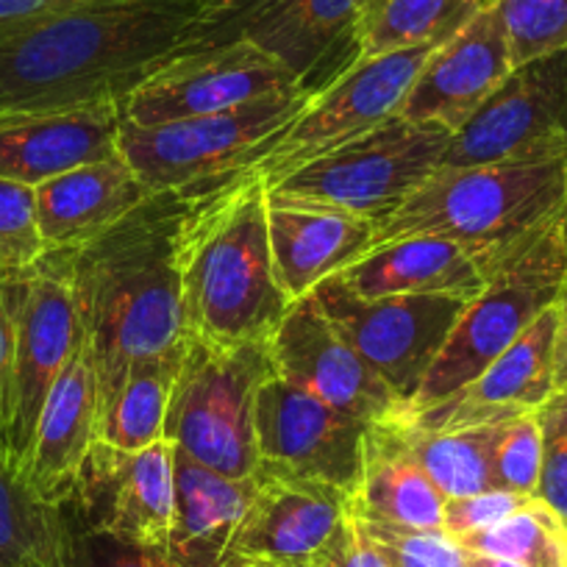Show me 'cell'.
<instances>
[{
    "label": "cell",
    "mask_w": 567,
    "mask_h": 567,
    "mask_svg": "<svg viewBox=\"0 0 567 567\" xmlns=\"http://www.w3.org/2000/svg\"><path fill=\"white\" fill-rule=\"evenodd\" d=\"M206 0H84L0 45V114L123 103L200 51Z\"/></svg>",
    "instance_id": "cell-1"
},
{
    "label": "cell",
    "mask_w": 567,
    "mask_h": 567,
    "mask_svg": "<svg viewBox=\"0 0 567 567\" xmlns=\"http://www.w3.org/2000/svg\"><path fill=\"white\" fill-rule=\"evenodd\" d=\"M182 189L154 193L81 248L45 254L73 290L97 375V414L131 364L165 357L187 340L178 267Z\"/></svg>",
    "instance_id": "cell-2"
},
{
    "label": "cell",
    "mask_w": 567,
    "mask_h": 567,
    "mask_svg": "<svg viewBox=\"0 0 567 567\" xmlns=\"http://www.w3.org/2000/svg\"><path fill=\"white\" fill-rule=\"evenodd\" d=\"M178 267L187 337L215 346L270 342L292 298L272 270L267 187L256 171H231L182 189Z\"/></svg>",
    "instance_id": "cell-3"
},
{
    "label": "cell",
    "mask_w": 567,
    "mask_h": 567,
    "mask_svg": "<svg viewBox=\"0 0 567 567\" xmlns=\"http://www.w3.org/2000/svg\"><path fill=\"white\" fill-rule=\"evenodd\" d=\"M567 204V159L440 167L375 228V245L434 234L471 250L484 270Z\"/></svg>",
    "instance_id": "cell-4"
},
{
    "label": "cell",
    "mask_w": 567,
    "mask_h": 567,
    "mask_svg": "<svg viewBox=\"0 0 567 567\" xmlns=\"http://www.w3.org/2000/svg\"><path fill=\"white\" fill-rule=\"evenodd\" d=\"M567 278V204L487 270V284L462 309L406 412L443 401L476 379L523 331L556 307Z\"/></svg>",
    "instance_id": "cell-5"
},
{
    "label": "cell",
    "mask_w": 567,
    "mask_h": 567,
    "mask_svg": "<svg viewBox=\"0 0 567 567\" xmlns=\"http://www.w3.org/2000/svg\"><path fill=\"white\" fill-rule=\"evenodd\" d=\"M272 373L267 342L215 346L187 337L167 401L165 440L209 471L250 478L259 471L256 401Z\"/></svg>",
    "instance_id": "cell-6"
},
{
    "label": "cell",
    "mask_w": 567,
    "mask_h": 567,
    "mask_svg": "<svg viewBox=\"0 0 567 567\" xmlns=\"http://www.w3.org/2000/svg\"><path fill=\"white\" fill-rule=\"evenodd\" d=\"M449 142L451 131L443 125L395 114L342 148L307 162L267 193L331 206L381 226L440 171Z\"/></svg>",
    "instance_id": "cell-7"
},
{
    "label": "cell",
    "mask_w": 567,
    "mask_h": 567,
    "mask_svg": "<svg viewBox=\"0 0 567 567\" xmlns=\"http://www.w3.org/2000/svg\"><path fill=\"white\" fill-rule=\"evenodd\" d=\"M315 92L298 90L261 97L231 112L176 123H120L117 151L151 193L187 189L200 182L243 171L261 142L301 117Z\"/></svg>",
    "instance_id": "cell-8"
},
{
    "label": "cell",
    "mask_w": 567,
    "mask_h": 567,
    "mask_svg": "<svg viewBox=\"0 0 567 567\" xmlns=\"http://www.w3.org/2000/svg\"><path fill=\"white\" fill-rule=\"evenodd\" d=\"M437 45L406 48L384 56L359 59L351 70L312 97L301 117L256 148L248 171H256L270 189L307 162L342 148L401 112L409 86ZM243 167V171H245Z\"/></svg>",
    "instance_id": "cell-9"
},
{
    "label": "cell",
    "mask_w": 567,
    "mask_h": 567,
    "mask_svg": "<svg viewBox=\"0 0 567 567\" xmlns=\"http://www.w3.org/2000/svg\"><path fill=\"white\" fill-rule=\"evenodd\" d=\"M312 296L353 351L401 398L403 412L467 307L454 296L359 298L337 276Z\"/></svg>",
    "instance_id": "cell-10"
},
{
    "label": "cell",
    "mask_w": 567,
    "mask_h": 567,
    "mask_svg": "<svg viewBox=\"0 0 567 567\" xmlns=\"http://www.w3.org/2000/svg\"><path fill=\"white\" fill-rule=\"evenodd\" d=\"M567 159V51L534 59L451 134L440 167Z\"/></svg>",
    "instance_id": "cell-11"
},
{
    "label": "cell",
    "mask_w": 567,
    "mask_h": 567,
    "mask_svg": "<svg viewBox=\"0 0 567 567\" xmlns=\"http://www.w3.org/2000/svg\"><path fill=\"white\" fill-rule=\"evenodd\" d=\"M81 342V320L64 272L42 256L14 281V364L7 456L23 478L42 406Z\"/></svg>",
    "instance_id": "cell-12"
},
{
    "label": "cell",
    "mask_w": 567,
    "mask_h": 567,
    "mask_svg": "<svg viewBox=\"0 0 567 567\" xmlns=\"http://www.w3.org/2000/svg\"><path fill=\"white\" fill-rule=\"evenodd\" d=\"M303 90L281 62L248 40L184 53L142 81L120 103L123 123L151 128L231 112L245 103Z\"/></svg>",
    "instance_id": "cell-13"
},
{
    "label": "cell",
    "mask_w": 567,
    "mask_h": 567,
    "mask_svg": "<svg viewBox=\"0 0 567 567\" xmlns=\"http://www.w3.org/2000/svg\"><path fill=\"white\" fill-rule=\"evenodd\" d=\"M62 506L125 543L167 550L176 515V449L159 440L142 451H120L97 440Z\"/></svg>",
    "instance_id": "cell-14"
},
{
    "label": "cell",
    "mask_w": 567,
    "mask_h": 567,
    "mask_svg": "<svg viewBox=\"0 0 567 567\" xmlns=\"http://www.w3.org/2000/svg\"><path fill=\"white\" fill-rule=\"evenodd\" d=\"M368 429V423L337 412L278 373L259 390V465L284 467L353 495L362 482Z\"/></svg>",
    "instance_id": "cell-15"
},
{
    "label": "cell",
    "mask_w": 567,
    "mask_h": 567,
    "mask_svg": "<svg viewBox=\"0 0 567 567\" xmlns=\"http://www.w3.org/2000/svg\"><path fill=\"white\" fill-rule=\"evenodd\" d=\"M272 370L331 409L362 423H386L403 403L384 379L353 351L351 342L326 318L315 296L292 301L267 342Z\"/></svg>",
    "instance_id": "cell-16"
},
{
    "label": "cell",
    "mask_w": 567,
    "mask_h": 567,
    "mask_svg": "<svg viewBox=\"0 0 567 567\" xmlns=\"http://www.w3.org/2000/svg\"><path fill=\"white\" fill-rule=\"evenodd\" d=\"M254 476V504L226 567L248 559L278 567H318L346 523L351 495L272 465H259Z\"/></svg>",
    "instance_id": "cell-17"
},
{
    "label": "cell",
    "mask_w": 567,
    "mask_h": 567,
    "mask_svg": "<svg viewBox=\"0 0 567 567\" xmlns=\"http://www.w3.org/2000/svg\"><path fill=\"white\" fill-rule=\"evenodd\" d=\"M556 329L559 312L550 307L476 379L432 406L401 412V417L420 429L460 432L534 414L556 390Z\"/></svg>",
    "instance_id": "cell-18"
},
{
    "label": "cell",
    "mask_w": 567,
    "mask_h": 567,
    "mask_svg": "<svg viewBox=\"0 0 567 567\" xmlns=\"http://www.w3.org/2000/svg\"><path fill=\"white\" fill-rule=\"evenodd\" d=\"M512 70L506 29L495 3L487 0L454 37L429 53L398 114L412 123L443 125L454 134Z\"/></svg>",
    "instance_id": "cell-19"
},
{
    "label": "cell",
    "mask_w": 567,
    "mask_h": 567,
    "mask_svg": "<svg viewBox=\"0 0 567 567\" xmlns=\"http://www.w3.org/2000/svg\"><path fill=\"white\" fill-rule=\"evenodd\" d=\"M368 0H270L239 31L315 92L362 59L359 20Z\"/></svg>",
    "instance_id": "cell-20"
},
{
    "label": "cell",
    "mask_w": 567,
    "mask_h": 567,
    "mask_svg": "<svg viewBox=\"0 0 567 567\" xmlns=\"http://www.w3.org/2000/svg\"><path fill=\"white\" fill-rule=\"evenodd\" d=\"M120 103H92L68 112L0 114V178L40 184L117 156Z\"/></svg>",
    "instance_id": "cell-21"
},
{
    "label": "cell",
    "mask_w": 567,
    "mask_h": 567,
    "mask_svg": "<svg viewBox=\"0 0 567 567\" xmlns=\"http://www.w3.org/2000/svg\"><path fill=\"white\" fill-rule=\"evenodd\" d=\"M97 443V375L90 346L81 342L59 373L25 462L23 482L48 506H62L79 484L81 467Z\"/></svg>",
    "instance_id": "cell-22"
},
{
    "label": "cell",
    "mask_w": 567,
    "mask_h": 567,
    "mask_svg": "<svg viewBox=\"0 0 567 567\" xmlns=\"http://www.w3.org/2000/svg\"><path fill=\"white\" fill-rule=\"evenodd\" d=\"M375 228L379 226L368 217L267 193L272 270L292 301L312 296L326 278L368 254Z\"/></svg>",
    "instance_id": "cell-23"
},
{
    "label": "cell",
    "mask_w": 567,
    "mask_h": 567,
    "mask_svg": "<svg viewBox=\"0 0 567 567\" xmlns=\"http://www.w3.org/2000/svg\"><path fill=\"white\" fill-rule=\"evenodd\" d=\"M337 278L359 298L454 296L473 301L487 284V270L471 250L451 239L412 234L375 245Z\"/></svg>",
    "instance_id": "cell-24"
},
{
    "label": "cell",
    "mask_w": 567,
    "mask_h": 567,
    "mask_svg": "<svg viewBox=\"0 0 567 567\" xmlns=\"http://www.w3.org/2000/svg\"><path fill=\"white\" fill-rule=\"evenodd\" d=\"M34 193L45 254L81 248L154 195L120 154L62 173Z\"/></svg>",
    "instance_id": "cell-25"
},
{
    "label": "cell",
    "mask_w": 567,
    "mask_h": 567,
    "mask_svg": "<svg viewBox=\"0 0 567 567\" xmlns=\"http://www.w3.org/2000/svg\"><path fill=\"white\" fill-rule=\"evenodd\" d=\"M254 495L256 476H223L176 449V515L167 543L171 559L182 567H226Z\"/></svg>",
    "instance_id": "cell-26"
},
{
    "label": "cell",
    "mask_w": 567,
    "mask_h": 567,
    "mask_svg": "<svg viewBox=\"0 0 567 567\" xmlns=\"http://www.w3.org/2000/svg\"><path fill=\"white\" fill-rule=\"evenodd\" d=\"M445 498L409 456L390 423H373L364 443V471L351 509L370 523L412 532H443Z\"/></svg>",
    "instance_id": "cell-27"
},
{
    "label": "cell",
    "mask_w": 567,
    "mask_h": 567,
    "mask_svg": "<svg viewBox=\"0 0 567 567\" xmlns=\"http://www.w3.org/2000/svg\"><path fill=\"white\" fill-rule=\"evenodd\" d=\"M386 423L445 498H465L495 487L493 451L498 425L437 432V429H420L401 414Z\"/></svg>",
    "instance_id": "cell-28"
},
{
    "label": "cell",
    "mask_w": 567,
    "mask_h": 567,
    "mask_svg": "<svg viewBox=\"0 0 567 567\" xmlns=\"http://www.w3.org/2000/svg\"><path fill=\"white\" fill-rule=\"evenodd\" d=\"M184 346L165 357L131 364L112 401L97 414V440L120 451H142L165 440L167 401Z\"/></svg>",
    "instance_id": "cell-29"
},
{
    "label": "cell",
    "mask_w": 567,
    "mask_h": 567,
    "mask_svg": "<svg viewBox=\"0 0 567 567\" xmlns=\"http://www.w3.org/2000/svg\"><path fill=\"white\" fill-rule=\"evenodd\" d=\"M487 0H368L359 20L362 59L440 45L454 37Z\"/></svg>",
    "instance_id": "cell-30"
},
{
    "label": "cell",
    "mask_w": 567,
    "mask_h": 567,
    "mask_svg": "<svg viewBox=\"0 0 567 567\" xmlns=\"http://www.w3.org/2000/svg\"><path fill=\"white\" fill-rule=\"evenodd\" d=\"M62 515L29 489L0 451V567H59Z\"/></svg>",
    "instance_id": "cell-31"
},
{
    "label": "cell",
    "mask_w": 567,
    "mask_h": 567,
    "mask_svg": "<svg viewBox=\"0 0 567 567\" xmlns=\"http://www.w3.org/2000/svg\"><path fill=\"white\" fill-rule=\"evenodd\" d=\"M471 554L509 559L523 567H567V526L545 501L526 504L493 528L462 537Z\"/></svg>",
    "instance_id": "cell-32"
},
{
    "label": "cell",
    "mask_w": 567,
    "mask_h": 567,
    "mask_svg": "<svg viewBox=\"0 0 567 567\" xmlns=\"http://www.w3.org/2000/svg\"><path fill=\"white\" fill-rule=\"evenodd\" d=\"M509 40L512 64L567 51V0H493Z\"/></svg>",
    "instance_id": "cell-33"
},
{
    "label": "cell",
    "mask_w": 567,
    "mask_h": 567,
    "mask_svg": "<svg viewBox=\"0 0 567 567\" xmlns=\"http://www.w3.org/2000/svg\"><path fill=\"white\" fill-rule=\"evenodd\" d=\"M59 515H62L59 567H182L171 559L167 550L142 548L101 528L86 526L68 506H59Z\"/></svg>",
    "instance_id": "cell-34"
},
{
    "label": "cell",
    "mask_w": 567,
    "mask_h": 567,
    "mask_svg": "<svg viewBox=\"0 0 567 567\" xmlns=\"http://www.w3.org/2000/svg\"><path fill=\"white\" fill-rule=\"evenodd\" d=\"M45 256L34 187L0 178V270H31Z\"/></svg>",
    "instance_id": "cell-35"
},
{
    "label": "cell",
    "mask_w": 567,
    "mask_h": 567,
    "mask_svg": "<svg viewBox=\"0 0 567 567\" xmlns=\"http://www.w3.org/2000/svg\"><path fill=\"white\" fill-rule=\"evenodd\" d=\"M495 487L537 498L543 473V434L537 414H520L498 425L493 451Z\"/></svg>",
    "instance_id": "cell-36"
},
{
    "label": "cell",
    "mask_w": 567,
    "mask_h": 567,
    "mask_svg": "<svg viewBox=\"0 0 567 567\" xmlns=\"http://www.w3.org/2000/svg\"><path fill=\"white\" fill-rule=\"evenodd\" d=\"M364 523L375 543L384 548L392 567H471V550L445 532H412V528Z\"/></svg>",
    "instance_id": "cell-37"
},
{
    "label": "cell",
    "mask_w": 567,
    "mask_h": 567,
    "mask_svg": "<svg viewBox=\"0 0 567 567\" xmlns=\"http://www.w3.org/2000/svg\"><path fill=\"white\" fill-rule=\"evenodd\" d=\"M534 414L543 434V473L537 498L545 501L567 526V384L556 386L554 395Z\"/></svg>",
    "instance_id": "cell-38"
},
{
    "label": "cell",
    "mask_w": 567,
    "mask_h": 567,
    "mask_svg": "<svg viewBox=\"0 0 567 567\" xmlns=\"http://www.w3.org/2000/svg\"><path fill=\"white\" fill-rule=\"evenodd\" d=\"M526 501L528 495H517L501 487L484 489V493L476 495H465V498H449V504H445L443 532L451 534L454 539L471 537V534L484 532V528H493L495 523H501L512 512L520 509Z\"/></svg>",
    "instance_id": "cell-39"
},
{
    "label": "cell",
    "mask_w": 567,
    "mask_h": 567,
    "mask_svg": "<svg viewBox=\"0 0 567 567\" xmlns=\"http://www.w3.org/2000/svg\"><path fill=\"white\" fill-rule=\"evenodd\" d=\"M318 567H392L384 548L373 539V534L364 528L357 512L348 504V515L342 528L337 532L334 543L323 554Z\"/></svg>",
    "instance_id": "cell-40"
},
{
    "label": "cell",
    "mask_w": 567,
    "mask_h": 567,
    "mask_svg": "<svg viewBox=\"0 0 567 567\" xmlns=\"http://www.w3.org/2000/svg\"><path fill=\"white\" fill-rule=\"evenodd\" d=\"M20 272H0V451L7 454L9 403L14 364V281ZM9 460V456H7ZM12 465V462H9Z\"/></svg>",
    "instance_id": "cell-41"
},
{
    "label": "cell",
    "mask_w": 567,
    "mask_h": 567,
    "mask_svg": "<svg viewBox=\"0 0 567 567\" xmlns=\"http://www.w3.org/2000/svg\"><path fill=\"white\" fill-rule=\"evenodd\" d=\"M270 0H206L204 29H200V51L239 40L243 25L265 9Z\"/></svg>",
    "instance_id": "cell-42"
},
{
    "label": "cell",
    "mask_w": 567,
    "mask_h": 567,
    "mask_svg": "<svg viewBox=\"0 0 567 567\" xmlns=\"http://www.w3.org/2000/svg\"><path fill=\"white\" fill-rule=\"evenodd\" d=\"M84 0H0V45Z\"/></svg>",
    "instance_id": "cell-43"
},
{
    "label": "cell",
    "mask_w": 567,
    "mask_h": 567,
    "mask_svg": "<svg viewBox=\"0 0 567 567\" xmlns=\"http://www.w3.org/2000/svg\"><path fill=\"white\" fill-rule=\"evenodd\" d=\"M556 312H559V329H556V386H561L567 384V278L561 284Z\"/></svg>",
    "instance_id": "cell-44"
},
{
    "label": "cell",
    "mask_w": 567,
    "mask_h": 567,
    "mask_svg": "<svg viewBox=\"0 0 567 567\" xmlns=\"http://www.w3.org/2000/svg\"><path fill=\"white\" fill-rule=\"evenodd\" d=\"M471 567H523V565H517V561H509V559H495V556L471 554Z\"/></svg>",
    "instance_id": "cell-45"
},
{
    "label": "cell",
    "mask_w": 567,
    "mask_h": 567,
    "mask_svg": "<svg viewBox=\"0 0 567 567\" xmlns=\"http://www.w3.org/2000/svg\"><path fill=\"white\" fill-rule=\"evenodd\" d=\"M228 567H278V565H270V561H259V559H248V561H234V565Z\"/></svg>",
    "instance_id": "cell-46"
},
{
    "label": "cell",
    "mask_w": 567,
    "mask_h": 567,
    "mask_svg": "<svg viewBox=\"0 0 567 567\" xmlns=\"http://www.w3.org/2000/svg\"><path fill=\"white\" fill-rule=\"evenodd\" d=\"M0 272H9V270H0Z\"/></svg>",
    "instance_id": "cell-47"
}]
</instances>
